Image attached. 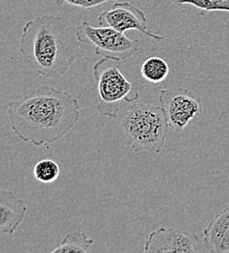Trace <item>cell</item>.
Wrapping results in <instances>:
<instances>
[{
  "instance_id": "4",
  "label": "cell",
  "mask_w": 229,
  "mask_h": 253,
  "mask_svg": "<svg viewBox=\"0 0 229 253\" xmlns=\"http://www.w3.org/2000/svg\"><path fill=\"white\" fill-rule=\"evenodd\" d=\"M119 61L102 57L93 65V76L98 85L100 102L98 114L102 117L116 118L120 102H134L138 98L142 85L130 82L119 68Z\"/></svg>"
},
{
  "instance_id": "6",
  "label": "cell",
  "mask_w": 229,
  "mask_h": 253,
  "mask_svg": "<svg viewBox=\"0 0 229 253\" xmlns=\"http://www.w3.org/2000/svg\"><path fill=\"white\" fill-rule=\"evenodd\" d=\"M158 100L169 125L177 132L185 128L202 110L201 99L184 88L164 89L159 94Z\"/></svg>"
},
{
  "instance_id": "5",
  "label": "cell",
  "mask_w": 229,
  "mask_h": 253,
  "mask_svg": "<svg viewBox=\"0 0 229 253\" xmlns=\"http://www.w3.org/2000/svg\"><path fill=\"white\" fill-rule=\"evenodd\" d=\"M76 30L81 44L93 46L97 55H103L111 60L121 62L130 59L140 49L137 39H130L110 27L96 28L85 21L77 26Z\"/></svg>"
},
{
  "instance_id": "8",
  "label": "cell",
  "mask_w": 229,
  "mask_h": 253,
  "mask_svg": "<svg viewBox=\"0 0 229 253\" xmlns=\"http://www.w3.org/2000/svg\"><path fill=\"white\" fill-rule=\"evenodd\" d=\"M199 237L177 228H159L152 231L144 244V253H196Z\"/></svg>"
},
{
  "instance_id": "3",
  "label": "cell",
  "mask_w": 229,
  "mask_h": 253,
  "mask_svg": "<svg viewBox=\"0 0 229 253\" xmlns=\"http://www.w3.org/2000/svg\"><path fill=\"white\" fill-rule=\"evenodd\" d=\"M121 127L134 152L158 154L166 146L170 125L160 105L137 102L125 113Z\"/></svg>"
},
{
  "instance_id": "9",
  "label": "cell",
  "mask_w": 229,
  "mask_h": 253,
  "mask_svg": "<svg viewBox=\"0 0 229 253\" xmlns=\"http://www.w3.org/2000/svg\"><path fill=\"white\" fill-rule=\"evenodd\" d=\"M28 212L25 202L10 190L0 192V233L13 235Z\"/></svg>"
},
{
  "instance_id": "10",
  "label": "cell",
  "mask_w": 229,
  "mask_h": 253,
  "mask_svg": "<svg viewBox=\"0 0 229 253\" xmlns=\"http://www.w3.org/2000/svg\"><path fill=\"white\" fill-rule=\"evenodd\" d=\"M204 243L212 253H229V205L205 228Z\"/></svg>"
},
{
  "instance_id": "2",
  "label": "cell",
  "mask_w": 229,
  "mask_h": 253,
  "mask_svg": "<svg viewBox=\"0 0 229 253\" xmlns=\"http://www.w3.org/2000/svg\"><path fill=\"white\" fill-rule=\"evenodd\" d=\"M20 52L26 68L47 78L63 77L84 56L76 27L55 15H41L26 23Z\"/></svg>"
},
{
  "instance_id": "1",
  "label": "cell",
  "mask_w": 229,
  "mask_h": 253,
  "mask_svg": "<svg viewBox=\"0 0 229 253\" xmlns=\"http://www.w3.org/2000/svg\"><path fill=\"white\" fill-rule=\"evenodd\" d=\"M7 117L12 131L34 146L54 143L78 123V99L65 90L43 85L30 95L8 102Z\"/></svg>"
},
{
  "instance_id": "15",
  "label": "cell",
  "mask_w": 229,
  "mask_h": 253,
  "mask_svg": "<svg viewBox=\"0 0 229 253\" xmlns=\"http://www.w3.org/2000/svg\"><path fill=\"white\" fill-rule=\"evenodd\" d=\"M109 0H56L58 5L68 4L71 6L80 7L82 9H91L94 7L99 6Z\"/></svg>"
},
{
  "instance_id": "12",
  "label": "cell",
  "mask_w": 229,
  "mask_h": 253,
  "mask_svg": "<svg viewBox=\"0 0 229 253\" xmlns=\"http://www.w3.org/2000/svg\"><path fill=\"white\" fill-rule=\"evenodd\" d=\"M169 65L159 57H151L141 64V76L148 82L158 84L163 82L169 75Z\"/></svg>"
},
{
  "instance_id": "14",
  "label": "cell",
  "mask_w": 229,
  "mask_h": 253,
  "mask_svg": "<svg viewBox=\"0 0 229 253\" xmlns=\"http://www.w3.org/2000/svg\"><path fill=\"white\" fill-rule=\"evenodd\" d=\"M177 5L189 4L194 6L201 15H205L208 12L213 11H225L229 12V0H168Z\"/></svg>"
},
{
  "instance_id": "11",
  "label": "cell",
  "mask_w": 229,
  "mask_h": 253,
  "mask_svg": "<svg viewBox=\"0 0 229 253\" xmlns=\"http://www.w3.org/2000/svg\"><path fill=\"white\" fill-rule=\"evenodd\" d=\"M94 244V240L88 238L86 234L79 232H72L67 234L61 242L60 246L51 253H86L89 252L91 246Z\"/></svg>"
},
{
  "instance_id": "7",
  "label": "cell",
  "mask_w": 229,
  "mask_h": 253,
  "mask_svg": "<svg viewBox=\"0 0 229 253\" xmlns=\"http://www.w3.org/2000/svg\"><path fill=\"white\" fill-rule=\"evenodd\" d=\"M98 26L110 27L118 32L137 31L145 36L160 42L164 36L150 32L147 28V18L142 10L128 2H116L109 10L103 11L98 18Z\"/></svg>"
},
{
  "instance_id": "13",
  "label": "cell",
  "mask_w": 229,
  "mask_h": 253,
  "mask_svg": "<svg viewBox=\"0 0 229 253\" xmlns=\"http://www.w3.org/2000/svg\"><path fill=\"white\" fill-rule=\"evenodd\" d=\"M59 175L60 167L52 159H42L38 161L33 168V176L41 183H52L58 179Z\"/></svg>"
}]
</instances>
